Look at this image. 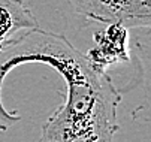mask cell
<instances>
[{
  "label": "cell",
  "instance_id": "cell-3",
  "mask_svg": "<svg viewBox=\"0 0 151 142\" xmlns=\"http://www.w3.org/2000/svg\"><path fill=\"white\" fill-rule=\"evenodd\" d=\"M94 47L84 54L91 69L97 73H108V67L118 63H129V29L120 24H109L93 33Z\"/></svg>",
  "mask_w": 151,
  "mask_h": 142
},
{
  "label": "cell",
  "instance_id": "cell-1",
  "mask_svg": "<svg viewBox=\"0 0 151 142\" xmlns=\"http://www.w3.org/2000/svg\"><path fill=\"white\" fill-rule=\"evenodd\" d=\"M40 63L52 67L66 84L64 102L42 124V138L50 142H112L120 124L117 109L121 94L108 73L91 69L63 34L33 29L0 52V130H8L21 117L3 105V81L19 65Z\"/></svg>",
  "mask_w": 151,
  "mask_h": 142
},
{
  "label": "cell",
  "instance_id": "cell-2",
  "mask_svg": "<svg viewBox=\"0 0 151 142\" xmlns=\"http://www.w3.org/2000/svg\"><path fill=\"white\" fill-rule=\"evenodd\" d=\"M69 3L78 15L106 26H151V0H69Z\"/></svg>",
  "mask_w": 151,
  "mask_h": 142
},
{
  "label": "cell",
  "instance_id": "cell-5",
  "mask_svg": "<svg viewBox=\"0 0 151 142\" xmlns=\"http://www.w3.org/2000/svg\"><path fill=\"white\" fill-rule=\"evenodd\" d=\"M36 142H50V141H45V139H39V141H36Z\"/></svg>",
  "mask_w": 151,
  "mask_h": 142
},
{
  "label": "cell",
  "instance_id": "cell-4",
  "mask_svg": "<svg viewBox=\"0 0 151 142\" xmlns=\"http://www.w3.org/2000/svg\"><path fill=\"white\" fill-rule=\"evenodd\" d=\"M37 27L36 16L23 0H0V52Z\"/></svg>",
  "mask_w": 151,
  "mask_h": 142
}]
</instances>
